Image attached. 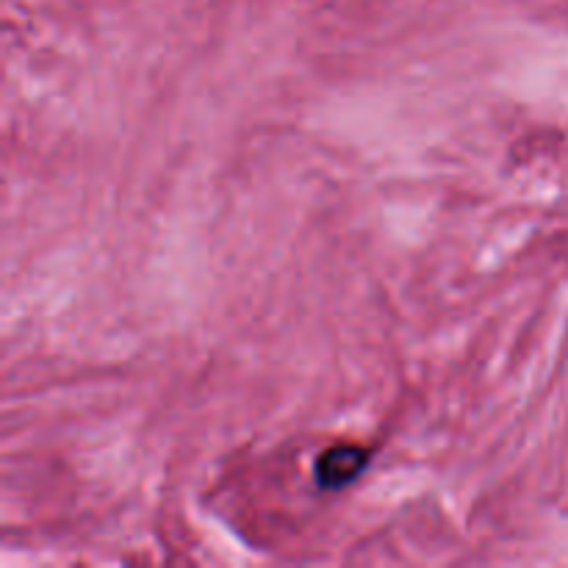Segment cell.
Segmentation results:
<instances>
[{
  "label": "cell",
  "instance_id": "6da1fadb",
  "mask_svg": "<svg viewBox=\"0 0 568 568\" xmlns=\"http://www.w3.org/2000/svg\"><path fill=\"white\" fill-rule=\"evenodd\" d=\"M369 466V453L358 444H333L316 458L314 477L325 491H342L353 486Z\"/></svg>",
  "mask_w": 568,
  "mask_h": 568
}]
</instances>
